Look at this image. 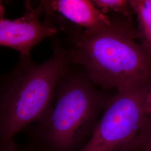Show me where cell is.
<instances>
[{
    "label": "cell",
    "instance_id": "5b68a950",
    "mask_svg": "<svg viewBox=\"0 0 151 151\" xmlns=\"http://www.w3.org/2000/svg\"><path fill=\"white\" fill-rule=\"evenodd\" d=\"M45 20L65 32L68 39L81 34L101 32L111 27L115 20L97 9L89 0L40 1Z\"/></svg>",
    "mask_w": 151,
    "mask_h": 151
},
{
    "label": "cell",
    "instance_id": "3957f363",
    "mask_svg": "<svg viewBox=\"0 0 151 151\" xmlns=\"http://www.w3.org/2000/svg\"><path fill=\"white\" fill-rule=\"evenodd\" d=\"M67 49L58 40L41 65L21 60L0 85V151L20 130L38 122L50 106L61 76L70 65Z\"/></svg>",
    "mask_w": 151,
    "mask_h": 151
},
{
    "label": "cell",
    "instance_id": "9c48e42d",
    "mask_svg": "<svg viewBox=\"0 0 151 151\" xmlns=\"http://www.w3.org/2000/svg\"><path fill=\"white\" fill-rule=\"evenodd\" d=\"M146 112L151 119V83L148 86L146 95Z\"/></svg>",
    "mask_w": 151,
    "mask_h": 151
},
{
    "label": "cell",
    "instance_id": "8fae6325",
    "mask_svg": "<svg viewBox=\"0 0 151 151\" xmlns=\"http://www.w3.org/2000/svg\"><path fill=\"white\" fill-rule=\"evenodd\" d=\"M1 151H18L16 148V145L14 139H12L5 146H4Z\"/></svg>",
    "mask_w": 151,
    "mask_h": 151
},
{
    "label": "cell",
    "instance_id": "7a4b0ae2",
    "mask_svg": "<svg viewBox=\"0 0 151 151\" xmlns=\"http://www.w3.org/2000/svg\"><path fill=\"white\" fill-rule=\"evenodd\" d=\"M111 97L100 91L80 67L61 76L50 106L32 127L38 151H81Z\"/></svg>",
    "mask_w": 151,
    "mask_h": 151
},
{
    "label": "cell",
    "instance_id": "7c38bea8",
    "mask_svg": "<svg viewBox=\"0 0 151 151\" xmlns=\"http://www.w3.org/2000/svg\"><path fill=\"white\" fill-rule=\"evenodd\" d=\"M5 15V9L2 5L1 1H0V21L4 19Z\"/></svg>",
    "mask_w": 151,
    "mask_h": 151
},
{
    "label": "cell",
    "instance_id": "8992f818",
    "mask_svg": "<svg viewBox=\"0 0 151 151\" xmlns=\"http://www.w3.org/2000/svg\"><path fill=\"white\" fill-rule=\"evenodd\" d=\"M25 12L16 19H4L0 21V46L18 51L21 60L30 58L32 48L47 37H54L58 30L50 22H42L43 14L39 2L34 6L30 1L25 2Z\"/></svg>",
    "mask_w": 151,
    "mask_h": 151
},
{
    "label": "cell",
    "instance_id": "30bf717a",
    "mask_svg": "<svg viewBox=\"0 0 151 151\" xmlns=\"http://www.w3.org/2000/svg\"><path fill=\"white\" fill-rule=\"evenodd\" d=\"M139 151H151V123L147 138Z\"/></svg>",
    "mask_w": 151,
    "mask_h": 151
},
{
    "label": "cell",
    "instance_id": "52a82bcc",
    "mask_svg": "<svg viewBox=\"0 0 151 151\" xmlns=\"http://www.w3.org/2000/svg\"><path fill=\"white\" fill-rule=\"evenodd\" d=\"M137 17V39L151 57V0H129Z\"/></svg>",
    "mask_w": 151,
    "mask_h": 151
},
{
    "label": "cell",
    "instance_id": "277c9868",
    "mask_svg": "<svg viewBox=\"0 0 151 151\" xmlns=\"http://www.w3.org/2000/svg\"><path fill=\"white\" fill-rule=\"evenodd\" d=\"M150 84L118 90L81 151H139L151 126L146 112Z\"/></svg>",
    "mask_w": 151,
    "mask_h": 151
},
{
    "label": "cell",
    "instance_id": "ba28073f",
    "mask_svg": "<svg viewBox=\"0 0 151 151\" xmlns=\"http://www.w3.org/2000/svg\"><path fill=\"white\" fill-rule=\"evenodd\" d=\"M92 2L103 14L110 17H123L133 20L134 15L127 0H92Z\"/></svg>",
    "mask_w": 151,
    "mask_h": 151
},
{
    "label": "cell",
    "instance_id": "6da1fadb",
    "mask_svg": "<svg viewBox=\"0 0 151 151\" xmlns=\"http://www.w3.org/2000/svg\"><path fill=\"white\" fill-rule=\"evenodd\" d=\"M101 32L69 39L70 62L81 68L95 86L118 90L151 83V57L137 39L133 20L113 18Z\"/></svg>",
    "mask_w": 151,
    "mask_h": 151
}]
</instances>
